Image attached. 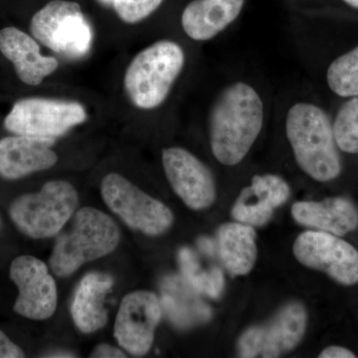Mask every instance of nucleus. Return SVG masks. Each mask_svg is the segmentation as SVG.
Masks as SVG:
<instances>
[{"label":"nucleus","mask_w":358,"mask_h":358,"mask_svg":"<svg viewBox=\"0 0 358 358\" xmlns=\"http://www.w3.org/2000/svg\"><path fill=\"white\" fill-rule=\"evenodd\" d=\"M0 52L13 63L20 81L29 86L41 84L59 66L57 59L42 56L37 42L15 27L0 30Z\"/></svg>","instance_id":"dca6fc26"},{"label":"nucleus","mask_w":358,"mask_h":358,"mask_svg":"<svg viewBox=\"0 0 358 358\" xmlns=\"http://www.w3.org/2000/svg\"><path fill=\"white\" fill-rule=\"evenodd\" d=\"M86 120V110L80 103L29 98L14 103L4 127L17 136L55 138Z\"/></svg>","instance_id":"6e6552de"},{"label":"nucleus","mask_w":358,"mask_h":358,"mask_svg":"<svg viewBox=\"0 0 358 358\" xmlns=\"http://www.w3.org/2000/svg\"><path fill=\"white\" fill-rule=\"evenodd\" d=\"M114 280L109 275L91 273L85 275L78 286L71 312L78 329L82 333L99 331L108 322L105 308L107 294L112 292Z\"/></svg>","instance_id":"aec40b11"},{"label":"nucleus","mask_w":358,"mask_h":358,"mask_svg":"<svg viewBox=\"0 0 358 358\" xmlns=\"http://www.w3.org/2000/svg\"><path fill=\"white\" fill-rule=\"evenodd\" d=\"M162 303L157 294L134 292L122 299L115 322V338L124 350L143 357L154 343L162 317Z\"/></svg>","instance_id":"f8f14e48"},{"label":"nucleus","mask_w":358,"mask_h":358,"mask_svg":"<svg viewBox=\"0 0 358 358\" xmlns=\"http://www.w3.org/2000/svg\"><path fill=\"white\" fill-rule=\"evenodd\" d=\"M307 324L303 303H287L268 322L249 327L240 336L238 357L275 358L291 352L305 336Z\"/></svg>","instance_id":"1a4fd4ad"},{"label":"nucleus","mask_w":358,"mask_h":358,"mask_svg":"<svg viewBox=\"0 0 358 358\" xmlns=\"http://www.w3.org/2000/svg\"><path fill=\"white\" fill-rule=\"evenodd\" d=\"M199 246L202 252L209 256H214L215 254V245L211 239L206 237L200 238L199 240Z\"/></svg>","instance_id":"c85d7f7f"},{"label":"nucleus","mask_w":358,"mask_h":358,"mask_svg":"<svg viewBox=\"0 0 358 358\" xmlns=\"http://www.w3.org/2000/svg\"><path fill=\"white\" fill-rule=\"evenodd\" d=\"M9 274L20 291L14 312L33 320L49 319L55 313L57 288L43 261L33 256L17 257Z\"/></svg>","instance_id":"9b49d317"},{"label":"nucleus","mask_w":358,"mask_h":358,"mask_svg":"<svg viewBox=\"0 0 358 358\" xmlns=\"http://www.w3.org/2000/svg\"><path fill=\"white\" fill-rule=\"evenodd\" d=\"M343 1L346 2L348 6L358 8V0H343Z\"/></svg>","instance_id":"c756f323"},{"label":"nucleus","mask_w":358,"mask_h":358,"mask_svg":"<svg viewBox=\"0 0 358 358\" xmlns=\"http://www.w3.org/2000/svg\"><path fill=\"white\" fill-rule=\"evenodd\" d=\"M120 242V230L110 216L84 207L75 214L69 229L58 237L50 258L54 274L68 277L84 264L112 253Z\"/></svg>","instance_id":"7ed1b4c3"},{"label":"nucleus","mask_w":358,"mask_h":358,"mask_svg":"<svg viewBox=\"0 0 358 358\" xmlns=\"http://www.w3.org/2000/svg\"><path fill=\"white\" fill-rule=\"evenodd\" d=\"M20 357H24L23 350L0 331V358Z\"/></svg>","instance_id":"a878e982"},{"label":"nucleus","mask_w":358,"mask_h":358,"mask_svg":"<svg viewBox=\"0 0 358 358\" xmlns=\"http://www.w3.org/2000/svg\"><path fill=\"white\" fill-rule=\"evenodd\" d=\"M320 358H355V353L341 346H329L320 352Z\"/></svg>","instance_id":"cd10ccee"},{"label":"nucleus","mask_w":358,"mask_h":358,"mask_svg":"<svg viewBox=\"0 0 358 358\" xmlns=\"http://www.w3.org/2000/svg\"><path fill=\"white\" fill-rule=\"evenodd\" d=\"M55 138L7 136L0 140V176L6 179L24 178L55 166L58 157L51 150Z\"/></svg>","instance_id":"2eb2a0df"},{"label":"nucleus","mask_w":358,"mask_h":358,"mask_svg":"<svg viewBox=\"0 0 358 358\" xmlns=\"http://www.w3.org/2000/svg\"><path fill=\"white\" fill-rule=\"evenodd\" d=\"M245 0H193L185 7L181 24L188 37L207 41L237 20Z\"/></svg>","instance_id":"a211bd4d"},{"label":"nucleus","mask_w":358,"mask_h":358,"mask_svg":"<svg viewBox=\"0 0 358 358\" xmlns=\"http://www.w3.org/2000/svg\"><path fill=\"white\" fill-rule=\"evenodd\" d=\"M30 31L40 43L68 57H81L90 50L93 34L77 2H49L33 15Z\"/></svg>","instance_id":"423d86ee"},{"label":"nucleus","mask_w":358,"mask_h":358,"mask_svg":"<svg viewBox=\"0 0 358 358\" xmlns=\"http://www.w3.org/2000/svg\"><path fill=\"white\" fill-rule=\"evenodd\" d=\"M101 192L110 210L131 229L157 236L173 225L174 216L166 205L141 192L120 174H108L103 179Z\"/></svg>","instance_id":"0eeeda50"},{"label":"nucleus","mask_w":358,"mask_h":358,"mask_svg":"<svg viewBox=\"0 0 358 358\" xmlns=\"http://www.w3.org/2000/svg\"><path fill=\"white\" fill-rule=\"evenodd\" d=\"M289 197L288 183L280 176H256L251 185L240 193L231 214L237 222L261 227L271 220L274 209L284 204Z\"/></svg>","instance_id":"4468645a"},{"label":"nucleus","mask_w":358,"mask_h":358,"mask_svg":"<svg viewBox=\"0 0 358 358\" xmlns=\"http://www.w3.org/2000/svg\"><path fill=\"white\" fill-rule=\"evenodd\" d=\"M262 99L253 87L236 82L226 87L212 106L209 134L214 157L224 166L245 159L263 128Z\"/></svg>","instance_id":"f257e3e1"},{"label":"nucleus","mask_w":358,"mask_h":358,"mask_svg":"<svg viewBox=\"0 0 358 358\" xmlns=\"http://www.w3.org/2000/svg\"><path fill=\"white\" fill-rule=\"evenodd\" d=\"M91 357L95 358H106V357H126L124 352H122L119 348H114L108 345H101L96 346L92 355H90Z\"/></svg>","instance_id":"bb28decb"},{"label":"nucleus","mask_w":358,"mask_h":358,"mask_svg":"<svg viewBox=\"0 0 358 358\" xmlns=\"http://www.w3.org/2000/svg\"><path fill=\"white\" fill-rule=\"evenodd\" d=\"M79 197L67 181L53 180L36 193L21 195L11 204L14 224L27 236L42 239L57 235L76 210Z\"/></svg>","instance_id":"39448f33"},{"label":"nucleus","mask_w":358,"mask_h":358,"mask_svg":"<svg viewBox=\"0 0 358 358\" xmlns=\"http://www.w3.org/2000/svg\"><path fill=\"white\" fill-rule=\"evenodd\" d=\"M166 178L176 194L193 210L208 208L216 199L213 176L192 152L181 148L162 152Z\"/></svg>","instance_id":"ddd939ff"},{"label":"nucleus","mask_w":358,"mask_h":358,"mask_svg":"<svg viewBox=\"0 0 358 358\" xmlns=\"http://www.w3.org/2000/svg\"><path fill=\"white\" fill-rule=\"evenodd\" d=\"M178 263L182 277L200 294H205L212 299H218L224 289L222 271L217 267L203 270L196 254L192 249L179 250Z\"/></svg>","instance_id":"4be33fe9"},{"label":"nucleus","mask_w":358,"mask_h":358,"mask_svg":"<svg viewBox=\"0 0 358 358\" xmlns=\"http://www.w3.org/2000/svg\"><path fill=\"white\" fill-rule=\"evenodd\" d=\"M164 0H114L115 13L124 22L134 24L154 13Z\"/></svg>","instance_id":"393cba45"},{"label":"nucleus","mask_w":358,"mask_h":358,"mask_svg":"<svg viewBox=\"0 0 358 358\" xmlns=\"http://www.w3.org/2000/svg\"><path fill=\"white\" fill-rule=\"evenodd\" d=\"M286 134L301 171L317 181L338 178L341 159L334 128L324 110L310 103H296L287 114Z\"/></svg>","instance_id":"f03ea898"},{"label":"nucleus","mask_w":358,"mask_h":358,"mask_svg":"<svg viewBox=\"0 0 358 358\" xmlns=\"http://www.w3.org/2000/svg\"><path fill=\"white\" fill-rule=\"evenodd\" d=\"M294 255L306 267L322 271L339 284L358 282L357 250L331 233H301L294 241Z\"/></svg>","instance_id":"9d476101"},{"label":"nucleus","mask_w":358,"mask_h":358,"mask_svg":"<svg viewBox=\"0 0 358 358\" xmlns=\"http://www.w3.org/2000/svg\"><path fill=\"white\" fill-rule=\"evenodd\" d=\"M160 292L162 308L178 329H190L211 319L210 308L185 278L178 275H167L160 284Z\"/></svg>","instance_id":"6ab92c4d"},{"label":"nucleus","mask_w":358,"mask_h":358,"mask_svg":"<svg viewBox=\"0 0 358 358\" xmlns=\"http://www.w3.org/2000/svg\"><path fill=\"white\" fill-rule=\"evenodd\" d=\"M292 215L301 225L336 236L348 234L358 226L357 209L343 197L296 202L292 207Z\"/></svg>","instance_id":"f3484780"},{"label":"nucleus","mask_w":358,"mask_h":358,"mask_svg":"<svg viewBox=\"0 0 358 358\" xmlns=\"http://www.w3.org/2000/svg\"><path fill=\"white\" fill-rule=\"evenodd\" d=\"M219 256L232 277L249 274L256 263V232L243 223H226L217 232Z\"/></svg>","instance_id":"412c9836"},{"label":"nucleus","mask_w":358,"mask_h":358,"mask_svg":"<svg viewBox=\"0 0 358 358\" xmlns=\"http://www.w3.org/2000/svg\"><path fill=\"white\" fill-rule=\"evenodd\" d=\"M185 56L178 43L162 40L141 51L124 75V91L134 107L152 110L166 101L181 71Z\"/></svg>","instance_id":"20e7f679"},{"label":"nucleus","mask_w":358,"mask_h":358,"mask_svg":"<svg viewBox=\"0 0 358 358\" xmlns=\"http://www.w3.org/2000/svg\"><path fill=\"white\" fill-rule=\"evenodd\" d=\"M327 80L329 88L336 95L343 98L358 96V46L331 63Z\"/></svg>","instance_id":"5701e85b"},{"label":"nucleus","mask_w":358,"mask_h":358,"mask_svg":"<svg viewBox=\"0 0 358 358\" xmlns=\"http://www.w3.org/2000/svg\"><path fill=\"white\" fill-rule=\"evenodd\" d=\"M333 128L338 147L348 154H358V96L341 106Z\"/></svg>","instance_id":"b1692460"}]
</instances>
